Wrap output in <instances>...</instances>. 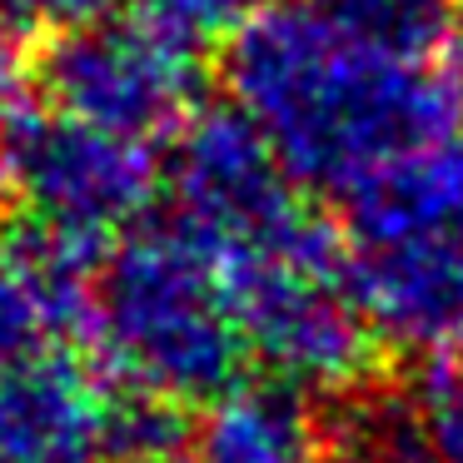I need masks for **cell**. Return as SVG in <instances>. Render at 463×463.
<instances>
[{
	"label": "cell",
	"mask_w": 463,
	"mask_h": 463,
	"mask_svg": "<svg viewBox=\"0 0 463 463\" xmlns=\"http://www.w3.org/2000/svg\"><path fill=\"white\" fill-rule=\"evenodd\" d=\"M224 80L289 180L339 200L399 155L463 135V85L449 61L369 51L309 0H269L234 35Z\"/></svg>",
	"instance_id": "6da1fadb"
},
{
	"label": "cell",
	"mask_w": 463,
	"mask_h": 463,
	"mask_svg": "<svg viewBox=\"0 0 463 463\" xmlns=\"http://www.w3.org/2000/svg\"><path fill=\"white\" fill-rule=\"evenodd\" d=\"M105 369L155 399L220 403L250 364L230 264L180 224H155L105 254L90 304Z\"/></svg>",
	"instance_id": "7a4b0ae2"
},
{
	"label": "cell",
	"mask_w": 463,
	"mask_h": 463,
	"mask_svg": "<svg viewBox=\"0 0 463 463\" xmlns=\"http://www.w3.org/2000/svg\"><path fill=\"white\" fill-rule=\"evenodd\" d=\"M244 349L284 393H349L379 369V334L369 329L349 284V240L319 214L289 240L230 260Z\"/></svg>",
	"instance_id": "3957f363"
},
{
	"label": "cell",
	"mask_w": 463,
	"mask_h": 463,
	"mask_svg": "<svg viewBox=\"0 0 463 463\" xmlns=\"http://www.w3.org/2000/svg\"><path fill=\"white\" fill-rule=\"evenodd\" d=\"M160 165L150 145L90 130L55 110H21L0 125V190L15 220L110 244L155 200Z\"/></svg>",
	"instance_id": "277c9868"
},
{
	"label": "cell",
	"mask_w": 463,
	"mask_h": 463,
	"mask_svg": "<svg viewBox=\"0 0 463 463\" xmlns=\"http://www.w3.org/2000/svg\"><path fill=\"white\" fill-rule=\"evenodd\" d=\"M175 224L210 244L224 264L289 240L309 210L260 125L234 105L194 110L170 155Z\"/></svg>",
	"instance_id": "5b68a950"
},
{
	"label": "cell",
	"mask_w": 463,
	"mask_h": 463,
	"mask_svg": "<svg viewBox=\"0 0 463 463\" xmlns=\"http://www.w3.org/2000/svg\"><path fill=\"white\" fill-rule=\"evenodd\" d=\"M35 80L55 115L135 145L180 135L200 100L194 55L175 51L135 21H100L45 41Z\"/></svg>",
	"instance_id": "8992f818"
},
{
	"label": "cell",
	"mask_w": 463,
	"mask_h": 463,
	"mask_svg": "<svg viewBox=\"0 0 463 463\" xmlns=\"http://www.w3.org/2000/svg\"><path fill=\"white\" fill-rule=\"evenodd\" d=\"M130 383L45 344L0 369V463H125Z\"/></svg>",
	"instance_id": "52a82bcc"
},
{
	"label": "cell",
	"mask_w": 463,
	"mask_h": 463,
	"mask_svg": "<svg viewBox=\"0 0 463 463\" xmlns=\"http://www.w3.org/2000/svg\"><path fill=\"white\" fill-rule=\"evenodd\" d=\"M349 284L379 344L463 354V214L379 250H349Z\"/></svg>",
	"instance_id": "ba28073f"
},
{
	"label": "cell",
	"mask_w": 463,
	"mask_h": 463,
	"mask_svg": "<svg viewBox=\"0 0 463 463\" xmlns=\"http://www.w3.org/2000/svg\"><path fill=\"white\" fill-rule=\"evenodd\" d=\"M463 214V135L399 155L379 175L344 194L349 220V250H379V244L409 240L443 220Z\"/></svg>",
	"instance_id": "9c48e42d"
},
{
	"label": "cell",
	"mask_w": 463,
	"mask_h": 463,
	"mask_svg": "<svg viewBox=\"0 0 463 463\" xmlns=\"http://www.w3.org/2000/svg\"><path fill=\"white\" fill-rule=\"evenodd\" d=\"M180 463H324L319 433L294 393L240 383L190 429Z\"/></svg>",
	"instance_id": "30bf717a"
},
{
	"label": "cell",
	"mask_w": 463,
	"mask_h": 463,
	"mask_svg": "<svg viewBox=\"0 0 463 463\" xmlns=\"http://www.w3.org/2000/svg\"><path fill=\"white\" fill-rule=\"evenodd\" d=\"M314 11L369 51L399 61H443L463 0H309Z\"/></svg>",
	"instance_id": "8fae6325"
},
{
	"label": "cell",
	"mask_w": 463,
	"mask_h": 463,
	"mask_svg": "<svg viewBox=\"0 0 463 463\" xmlns=\"http://www.w3.org/2000/svg\"><path fill=\"white\" fill-rule=\"evenodd\" d=\"M61 329L65 319L55 309V299L35 279V269L25 264L11 234H0V369L45 349Z\"/></svg>",
	"instance_id": "7c38bea8"
},
{
	"label": "cell",
	"mask_w": 463,
	"mask_h": 463,
	"mask_svg": "<svg viewBox=\"0 0 463 463\" xmlns=\"http://www.w3.org/2000/svg\"><path fill=\"white\" fill-rule=\"evenodd\" d=\"M269 0H135V25L170 41L175 51L200 55L214 45H234V35L264 11Z\"/></svg>",
	"instance_id": "4fadbf2b"
},
{
	"label": "cell",
	"mask_w": 463,
	"mask_h": 463,
	"mask_svg": "<svg viewBox=\"0 0 463 463\" xmlns=\"http://www.w3.org/2000/svg\"><path fill=\"white\" fill-rule=\"evenodd\" d=\"M419 449H463V354L439 359L429 373L419 413L409 419Z\"/></svg>",
	"instance_id": "5bb4252c"
},
{
	"label": "cell",
	"mask_w": 463,
	"mask_h": 463,
	"mask_svg": "<svg viewBox=\"0 0 463 463\" xmlns=\"http://www.w3.org/2000/svg\"><path fill=\"white\" fill-rule=\"evenodd\" d=\"M120 0H0V25L11 35H71L85 25L110 21Z\"/></svg>",
	"instance_id": "9a60e30c"
},
{
	"label": "cell",
	"mask_w": 463,
	"mask_h": 463,
	"mask_svg": "<svg viewBox=\"0 0 463 463\" xmlns=\"http://www.w3.org/2000/svg\"><path fill=\"white\" fill-rule=\"evenodd\" d=\"M25 80H31V65H25V55H21V41L0 25V125H11L15 115L25 110L21 105Z\"/></svg>",
	"instance_id": "2e32d148"
},
{
	"label": "cell",
	"mask_w": 463,
	"mask_h": 463,
	"mask_svg": "<svg viewBox=\"0 0 463 463\" xmlns=\"http://www.w3.org/2000/svg\"><path fill=\"white\" fill-rule=\"evenodd\" d=\"M324 463H413L409 423H403L399 433H364V439H349L339 453H329Z\"/></svg>",
	"instance_id": "e0dca14e"
},
{
	"label": "cell",
	"mask_w": 463,
	"mask_h": 463,
	"mask_svg": "<svg viewBox=\"0 0 463 463\" xmlns=\"http://www.w3.org/2000/svg\"><path fill=\"white\" fill-rule=\"evenodd\" d=\"M409 453H413V463H463V449H419L413 429H409Z\"/></svg>",
	"instance_id": "ac0fdd59"
}]
</instances>
